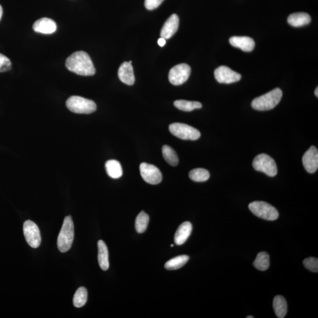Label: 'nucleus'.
I'll list each match as a JSON object with an SVG mask.
<instances>
[{
	"mask_svg": "<svg viewBox=\"0 0 318 318\" xmlns=\"http://www.w3.org/2000/svg\"><path fill=\"white\" fill-rule=\"evenodd\" d=\"M66 67L76 74L90 76L95 74L96 70L88 54L83 51L74 52L66 61Z\"/></svg>",
	"mask_w": 318,
	"mask_h": 318,
	"instance_id": "1",
	"label": "nucleus"
},
{
	"mask_svg": "<svg viewBox=\"0 0 318 318\" xmlns=\"http://www.w3.org/2000/svg\"><path fill=\"white\" fill-rule=\"evenodd\" d=\"M283 93L280 89L277 88L267 94L255 99L251 102L253 109L260 111L273 109L280 102Z\"/></svg>",
	"mask_w": 318,
	"mask_h": 318,
	"instance_id": "2",
	"label": "nucleus"
},
{
	"mask_svg": "<svg viewBox=\"0 0 318 318\" xmlns=\"http://www.w3.org/2000/svg\"><path fill=\"white\" fill-rule=\"evenodd\" d=\"M74 224L71 216H66L57 239V246L62 253L68 251L72 246L74 240Z\"/></svg>",
	"mask_w": 318,
	"mask_h": 318,
	"instance_id": "3",
	"label": "nucleus"
},
{
	"mask_svg": "<svg viewBox=\"0 0 318 318\" xmlns=\"http://www.w3.org/2000/svg\"><path fill=\"white\" fill-rule=\"evenodd\" d=\"M66 106L73 113L90 114L96 110L97 106L93 101L80 96H72L66 101Z\"/></svg>",
	"mask_w": 318,
	"mask_h": 318,
	"instance_id": "4",
	"label": "nucleus"
},
{
	"mask_svg": "<svg viewBox=\"0 0 318 318\" xmlns=\"http://www.w3.org/2000/svg\"><path fill=\"white\" fill-rule=\"evenodd\" d=\"M250 211L258 217L273 221L279 217L277 209L267 202L255 201L249 205Z\"/></svg>",
	"mask_w": 318,
	"mask_h": 318,
	"instance_id": "5",
	"label": "nucleus"
},
{
	"mask_svg": "<svg viewBox=\"0 0 318 318\" xmlns=\"http://www.w3.org/2000/svg\"><path fill=\"white\" fill-rule=\"evenodd\" d=\"M253 167L255 170L263 172L270 177L275 176L278 173L277 166L275 160L267 154H260L255 157Z\"/></svg>",
	"mask_w": 318,
	"mask_h": 318,
	"instance_id": "6",
	"label": "nucleus"
},
{
	"mask_svg": "<svg viewBox=\"0 0 318 318\" xmlns=\"http://www.w3.org/2000/svg\"><path fill=\"white\" fill-rule=\"evenodd\" d=\"M169 131L176 137L186 141H197L201 137L200 132L186 124L173 123L169 125Z\"/></svg>",
	"mask_w": 318,
	"mask_h": 318,
	"instance_id": "7",
	"label": "nucleus"
},
{
	"mask_svg": "<svg viewBox=\"0 0 318 318\" xmlns=\"http://www.w3.org/2000/svg\"><path fill=\"white\" fill-rule=\"evenodd\" d=\"M23 232L27 243L31 247L40 246L41 241L40 231L36 223L30 220L26 221L23 225Z\"/></svg>",
	"mask_w": 318,
	"mask_h": 318,
	"instance_id": "8",
	"label": "nucleus"
},
{
	"mask_svg": "<svg viewBox=\"0 0 318 318\" xmlns=\"http://www.w3.org/2000/svg\"><path fill=\"white\" fill-rule=\"evenodd\" d=\"M191 68L187 64L182 63L174 66L170 70L169 81L174 86H179L186 82L190 75Z\"/></svg>",
	"mask_w": 318,
	"mask_h": 318,
	"instance_id": "9",
	"label": "nucleus"
},
{
	"mask_svg": "<svg viewBox=\"0 0 318 318\" xmlns=\"http://www.w3.org/2000/svg\"><path fill=\"white\" fill-rule=\"evenodd\" d=\"M140 172L143 180L150 184H159L162 180L161 172L157 167L150 164H141Z\"/></svg>",
	"mask_w": 318,
	"mask_h": 318,
	"instance_id": "10",
	"label": "nucleus"
},
{
	"mask_svg": "<svg viewBox=\"0 0 318 318\" xmlns=\"http://www.w3.org/2000/svg\"><path fill=\"white\" fill-rule=\"evenodd\" d=\"M215 79L220 83L231 84L239 82L242 76L226 66H221L215 70Z\"/></svg>",
	"mask_w": 318,
	"mask_h": 318,
	"instance_id": "11",
	"label": "nucleus"
},
{
	"mask_svg": "<svg viewBox=\"0 0 318 318\" xmlns=\"http://www.w3.org/2000/svg\"><path fill=\"white\" fill-rule=\"evenodd\" d=\"M302 162L307 172L314 173L318 168V151L316 147L311 146L304 154Z\"/></svg>",
	"mask_w": 318,
	"mask_h": 318,
	"instance_id": "12",
	"label": "nucleus"
},
{
	"mask_svg": "<svg viewBox=\"0 0 318 318\" xmlns=\"http://www.w3.org/2000/svg\"><path fill=\"white\" fill-rule=\"evenodd\" d=\"M179 17L175 14H173L164 24L161 33H160V36L165 39H169L176 33L178 28H179Z\"/></svg>",
	"mask_w": 318,
	"mask_h": 318,
	"instance_id": "13",
	"label": "nucleus"
},
{
	"mask_svg": "<svg viewBox=\"0 0 318 318\" xmlns=\"http://www.w3.org/2000/svg\"><path fill=\"white\" fill-rule=\"evenodd\" d=\"M33 29L37 33L51 34L56 31L57 25L54 21L50 19L42 18L34 23Z\"/></svg>",
	"mask_w": 318,
	"mask_h": 318,
	"instance_id": "14",
	"label": "nucleus"
},
{
	"mask_svg": "<svg viewBox=\"0 0 318 318\" xmlns=\"http://www.w3.org/2000/svg\"><path fill=\"white\" fill-rule=\"evenodd\" d=\"M118 76L121 81L126 85H134L135 78L132 64L129 62H124L120 66L118 71Z\"/></svg>",
	"mask_w": 318,
	"mask_h": 318,
	"instance_id": "15",
	"label": "nucleus"
},
{
	"mask_svg": "<svg viewBox=\"0 0 318 318\" xmlns=\"http://www.w3.org/2000/svg\"><path fill=\"white\" fill-rule=\"evenodd\" d=\"M229 42L232 46L246 52L252 51L255 46L254 40L249 37L233 36L230 38Z\"/></svg>",
	"mask_w": 318,
	"mask_h": 318,
	"instance_id": "16",
	"label": "nucleus"
},
{
	"mask_svg": "<svg viewBox=\"0 0 318 318\" xmlns=\"http://www.w3.org/2000/svg\"><path fill=\"white\" fill-rule=\"evenodd\" d=\"M192 231V225L189 222H185L178 228L174 235V242L177 245H181L186 242Z\"/></svg>",
	"mask_w": 318,
	"mask_h": 318,
	"instance_id": "17",
	"label": "nucleus"
},
{
	"mask_svg": "<svg viewBox=\"0 0 318 318\" xmlns=\"http://www.w3.org/2000/svg\"><path fill=\"white\" fill-rule=\"evenodd\" d=\"M98 245V261L100 267L103 271H107L109 268V251L106 243L103 240H99Z\"/></svg>",
	"mask_w": 318,
	"mask_h": 318,
	"instance_id": "18",
	"label": "nucleus"
},
{
	"mask_svg": "<svg viewBox=\"0 0 318 318\" xmlns=\"http://www.w3.org/2000/svg\"><path fill=\"white\" fill-rule=\"evenodd\" d=\"M310 22V16L306 13H293L290 15L288 19V22L290 25L295 27L307 25Z\"/></svg>",
	"mask_w": 318,
	"mask_h": 318,
	"instance_id": "19",
	"label": "nucleus"
},
{
	"mask_svg": "<svg viewBox=\"0 0 318 318\" xmlns=\"http://www.w3.org/2000/svg\"><path fill=\"white\" fill-rule=\"evenodd\" d=\"M273 307L276 315L279 318L285 317L288 311L287 302L284 296L277 295L275 297Z\"/></svg>",
	"mask_w": 318,
	"mask_h": 318,
	"instance_id": "20",
	"label": "nucleus"
},
{
	"mask_svg": "<svg viewBox=\"0 0 318 318\" xmlns=\"http://www.w3.org/2000/svg\"><path fill=\"white\" fill-rule=\"evenodd\" d=\"M105 166L108 175L113 179H118L123 175L122 167L117 160H110L106 163Z\"/></svg>",
	"mask_w": 318,
	"mask_h": 318,
	"instance_id": "21",
	"label": "nucleus"
},
{
	"mask_svg": "<svg viewBox=\"0 0 318 318\" xmlns=\"http://www.w3.org/2000/svg\"><path fill=\"white\" fill-rule=\"evenodd\" d=\"M253 266L261 271L267 270L270 266V255L265 251L259 253L253 262Z\"/></svg>",
	"mask_w": 318,
	"mask_h": 318,
	"instance_id": "22",
	"label": "nucleus"
},
{
	"mask_svg": "<svg viewBox=\"0 0 318 318\" xmlns=\"http://www.w3.org/2000/svg\"><path fill=\"white\" fill-rule=\"evenodd\" d=\"M174 106L178 109L184 111H191L195 109H201L202 104L198 101L179 100L174 101Z\"/></svg>",
	"mask_w": 318,
	"mask_h": 318,
	"instance_id": "23",
	"label": "nucleus"
},
{
	"mask_svg": "<svg viewBox=\"0 0 318 318\" xmlns=\"http://www.w3.org/2000/svg\"><path fill=\"white\" fill-rule=\"evenodd\" d=\"M188 260H189V257L187 255H180V256L174 258L167 262L165 267L167 270H179L187 263Z\"/></svg>",
	"mask_w": 318,
	"mask_h": 318,
	"instance_id": "24",
	"label": "nucleus"
},
{
	"mask_svg": "<svg viewBox=\"0 0 318 318\" xmlns=\"http://www.w3.org/2000/svg\"><path fill=\"white\" fill-rule=\"evenodd\" d=\"M162 154L164 159L170 165L176 166L179 163V157L176 152L169 146H163Z\"/></svg>",
	"mask_w": 318,
	"mask_h": 318,
	"instance_id": "25",
	"label": "nucleus"
},
{
	"mask_svg": "<svg viewBox=\"0 0 318 318\" xmlns=\"http://www.w3.org/2000/svg\"><path fill=\"white\" fill-rule=\"evenodd\" d=\"M149 216L145 212H141L136 218L135 228L139 233H144L148 228Z\"/></svg>",
	"mask_w": 318,
	"mask_h": 318,
	"instance_id": "26",
	"label": "nucleus"
},
{
	"mask_svg": "<svg viewBox=\"0 0 318 318\" xmlns=\"http://www.w3.org/2000/svg\"><path fill=\"white\" fill-rule=\"evenodd\" d=\"M87 289L85 287L79 288L73 297V305L76 307H83L87 302Z\"/></svg>",
	"mask_w": 318,
	"mask_h": 318,
	"instance_id": "27",
	"label": "nucleus"
},
{
	"mask_svg": "<svg viewBox=\"0 0 318 318\" xmlns=\"http://www.w3.org/2000/svg\"><path fill=\"white\" fill-rule=\"evenodd\" d=\"M189 177L192 180L197 182H204L209 179L210 173L205 169H195L190 171Z\"/></svg>",
	"mask_w": 318,
	"mask_h": 318,
	"instance_id": "28",
	"label": "nucleus"
},
{
	"mask_svg": "<svg viewBox=\"0 0 318 318\" xmlns=\"http://www.w3.org/2000/svg\"><path fill=\"white\" fill-rule=\"evenodd\" d=\"M303 264L307 270L313 272H318V260L317 258L310 257L305 259Z\"/></svg>",
	"mask_w": 318,
	"mask_h": 318,
	"instance_id": "29",
	"label": "nucleus"
},
{
	"mask_svg": "<svg viewBox=\"0 0 318 318\" xmlns=\"http://www.w3.org/2000/svg\"><path fill=\"white\" fill-rule=\"evenodd\" d=\"M12 69V62L8 57L0 53V72L9 71Z\"/></svg>",
	"mask_w": 318,
	"mask_h": 318,
	"instance_id": "30",
	"label": "nucleus"
},
{
	"mask_svg": "<svg viewBox=\"0 0 318 318\" xmlns=\"http://www.w3.org/2000/svg\"><path fill=\"white\" fill-rule=\"evenodd\" d=\"M164 0H145V6L149 10L156 9L162 4Z\"/></svg>",
	"mask_w": 318,
	"mask_h": 318,
	"instance_id": "31",
	"label": "nucleus"
},
{
	"mask_svg": "<svg viewBox=\"0 0 318 318\" xmlns=\"http://www.w3.org/2000/svg\"><path fill=\"white\" fill-rule=\"evenodd\" d=\"M166 39H165V38H160L158 40V44L160 45V47H163L164 45L166 44Z\"/></svg>",
	"mask_w": 318,
	"mask_h": 318,
	"instance_id": "32",
	"label": "nucleus"
},
{
	"mask_svg": "<svg viewBox=\"0 0 318 318\" xmlns=\"http://www.w3.org/2000/svg\"><path fill=\"white\" fill-rule=\"evenodd\" d=\"M3 16V8L1 5H0V20L2 19Z\"/></svg>",
	"mask_w": 318,
	"mask_h": 318,
	"instance_id": "33",
	"label": "nucleus"
},
{
	"mask_svg": "<svg viewBox=\"0 0 318 318\" xmlns=\"http://www.w3.org/2000/svg\"><path fill=\"white\" fill-rule=\"evenodd\" d=\"M314 94L316 97H318V88L316 87L315 91H314Z\"/></svg>",
	"mask_w": 318,
	"mask_h": 318,
	"instance_id": "34",
	"label": "nucleus"
},
{
	"mask_svg": "<svg viewBox=\"0 0 318 318\" xmlns=\"http://www.w3.org/2000/svg\"><path fill=\"white\" fill-rule=\"evenodd\" d=\"M254 316H247L246 318H253Z\"/></svg>",
	"mask_w": 318,
	"mask_h": 318,
	"instance_id": "35",
	"label": "nucleus"
},
{
	"mask_svg": "<svg viewBox=\"0 0 318 318\" xmlns=\"http://www.w3.org/2000/svg\"><path fill=\"white\" fill-rule=\"evenodd\" d=\"M129 63H131V64H132V61H129Z\"/></svg>",
	"mask_w": 318,
	"mask_h": 318,
	"instance_id": "36",
	"label": "nucleus"
},
{
	"mask_svg": "<svg viewBox=\"0 0 318 318\" xmlns=\"http://www.w3.org/2000/svg\"><path fill=\"white\" fill-rule=\"evenodd\" d=\"M173 246H174V245H173V244H171V246H171V247H173Z\"/></svg>",
	"mask_w": 318,
	"mask_h": 318,
	"instance_id": "37",
	"label": "nucleus"
}]
</instances>
